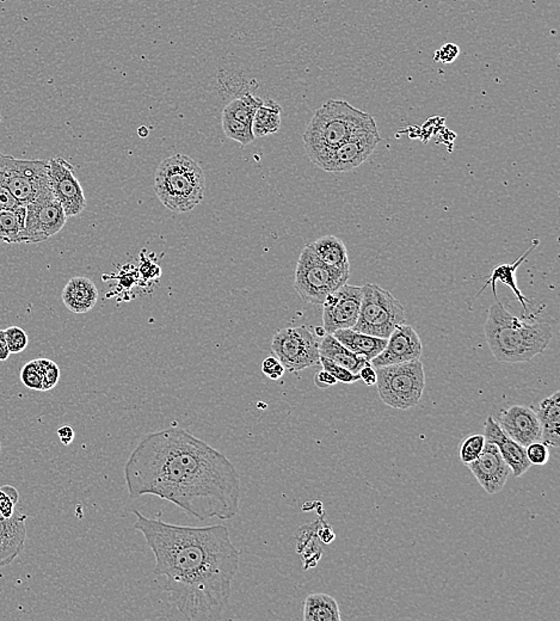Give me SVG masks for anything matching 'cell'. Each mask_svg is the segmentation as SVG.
I'll return each instance as SVG.
<instances>
[{
  "mask_svg": "<svg viewBox=\"0 0 560 621\" xmlns=\"http://www.w3.org/2000/svg\"><path fill=\"white\" fill-rule=\"evenodd\" d=\"M128 495L171 502L198 521L240 513L242 480L235 465L201 438L178 428L145 435L124 465Z\"/></svg>",
  "mask_w": 560,
  "mask_h": 621,
  "instance_id": "6da1fadb",
  "label": "cell"
},
{
  "mask_svg": "<svg viewBox=\"0 0 560 621\" xmlns=\"http://www.w3.org/2000/svg\"><path fill=\"white\" fill-rule=\"evenodd\" d=\"M156 559L154 573L166 577L168 603L188 621L219 620L239 573L240 551L227 527H189L133 512Z\"/></svg>",
  "mask_w": 560,
  "mask_h": 621,
  "instance_id": "7a4b0ae2",
  "label": "cell"
},
{
  "mask_svg": "<svg viewBox=\"0 0 560 621\" xmlns=\"http://www.w3.org/2000/svg\"><path fill=\"white\" fill-rule=\"evenodd\" d=\"M486 340L500 362H527L545 352L552 340V326L537 317L512 315L500 300L490 307Z\"/></svg>",
  "mask_w": 560,
  "mask_h": 621,
  "instance_id": "3957f363",
  "label": "cell"
},
{
  "mask_svg": "<svg viewBox=\"0 0 560 621\" xmlns=\"http://www.w3.org/2000/svg\"><path fill=\"white\" fill-rule=\"evenodd\" d=\"M373 122L368 112L342 99H330L314 112L303 134L307 156L319 166L331 151Z\"/></svg>",
  "mask_w": 560,
  "mask_h": 621,
  "instance_id": "277c9868",
  "label": "cell"
},
{
  "mask_svg": "<svg viewBox=\"0 0 560 621\" xmlns=\"http://www.w3.org/2000/svg\"><path fill=\"white\" fill-rule=\"evenodd\" d=\"M154 191L163 206L177 214L188 213L203 201L205 177L198 161L176 153L161 161L154 175Z\"/></svg>",
  "mask_w": 560,
  "mask_h": 621,
  "instance_id": "5b68a950",
  "label": "cell"
},
{
  "mask_svg": "<svg viewBox=\"0 0 560 621\" xmlns=\"http://www.w3.org/2000/svg\"><path fill=\"white\" fill-rule=\"evenodd\" d=\"M375 371V385L384 404L397 410H407L419 405L426 389V373L419 360L379 367Z\"/></svg>",
  "mask_w": 560,
  "mask_h": 621,
  "instance_id": "8992f818",
  "label": "cell"
},
{
  "mask_svg": "<svg viewBox=\"0 0 560 621\" xmlns=\"http://www.w3.org/2000/svg\"><path fill=\"white\" fill-rule=\"evenodd\" d=\"M405 324V308L392 293L380 286H362L359 318L352 329L370 336L389 338L397 326Z\"/></svg>",
  "mask_w": 560,
  "mask_h": 621,
  "instance_id": "52a82bcc",
  "label": "cell"
},
{
  "mask_svg": "<svg viewBox=\"0 0 560 621\" xmlns=\"http://www.w3.org/2000/svg\"><path fill=\"white\" fill-rule=\"evenodd\" d=\"M349 277L350 273L328 266L306 245L296 264L294 288L303 301L323 305L326 296L345 285Z\"/></svg>",
  "mask_w": 560,
  "mask_h": 621,
  "instance_id": "ba28073f",
  "label": "cell"
},
{
  "mask_svg": "<svg viewBox=\"0 0 560 621\" xmlns=\"http://www.w3.org/2000/svg\"><path fill=\"white\" fill-rule=\"evenodd\" d=\"M5 183L21 205L26 206L52 191L49 161L16 159L1 153Z\"/></svg>",
  "mask_w": 560,
  "mask_h": 621,
  "instance_id": "9c48e42d",
  "label": "cell"
},
{
  "mask_svg": "<svg viewBox=\"0 0 560 621\" xmlns=\"http://www.w3.org/2000/svg\"><path fill=\"white\" fill-rule=\"evenodd\" d=\"M271 350L289 373L321 364L319 342L306 325L279 330L274 335Z\"/></svg>",
  "mask_w": 560,
  "mask_h": 621,
  "instance_id": "30bf717a",
  "label": "cell"
},
{
  "mask_svg": "<svg viewBox=\"0 0 560 621\" xmlns=\"http://www.w3.org/2000/svg\"><path fill=\"white\" fill-rule=\"evenodd\" d=\"M377 122L356 131L340 146L331 151L318 168L326 173H348L359 168L373 153L380 143Z\"/></svg>",
  "mask_w": 560,
  "mask_h": 621,
  "instance_id": "8fae6325",
  "label": "cell"
},
{
  "mask_svg": "<svg viewBox=\"0 0 560 621\" xmlns=\"http://www.w3.org/2000/svg\"><path fill=\"white\" fill-rule=\"evenodd\" d=\"M66 217L53 191L26 205V243H42L64 229Z\"/></svg>",
  "mask_w": 560,
  "mask_h": 621,
  "instance_id": "7c38bea8",
  "label": "cell"
},
{
  "mask_svg": "<svg viewBox=\"0 0 560 621\" xmlns=\"http://www.w3.org/2000/svg\"><path fill=\"white\" fill-rule=\"evenodd\" d=\"M362 286H342L323 303V326L333 335L340 329H352L359 318Z\"/></svg>",
  "mask_w": 560,
  "mask_h": 621,
  "instance_id": "4fadbf2b",
  "label": "cell"
},
{
  "mask_svg": "<svg viewBox=\"0 0 560 621\" xmlns=\"http://www.w3.org/2000/svg\"><path fill=\"white\" fill-rule=\"evenodd\" d=\"M50 187L68 217H78L85 210L86 198L82 184L75 177V170L64 158L49 161Z\"/></svg>",
  "mask_w": 560,
  "mask_h": 621,
  "instance_id": "5bb4252c",
  "label": "cell"
},
{
  "mask_svg": "<svg viewBox=\"0 0 560 621\" xmlns=\"http://www.w3.org/2000/svg\"><path fill=\"white\" fill-rule=\"evenodd\" d=\"M423 345L419 333L410 325L397 326L387 338V345L384 350L375 356L370 364L374 368L391 366L398 363L411 362L421 359Z\"/></svg>",
  "mask_w": 560,
  "mask_h": 621,
  "instance_id": "9a60e30c",
  "label": "cell"
},
{
  "mask_svg": "<svg viewBox=\"0 0 560 621\" xmlns=\"http://www.w3.org/2000/svg\"><path fill=\"white\" fill-rule=\"evenodd\" d=\"M480 487L490 495L498 494L505 487L512 471L500 455L496 445L485 442L482 453L467 465Z\"/></svg>",
  "mask_w": 560,
  "mask_h": 621,
  "instance_id": "2e32d148",
  "label": "cell"
},
{
  "mask_svg": "<svg viewBox=\"0 0 560 621\" xmlns=\"http://www.w3.org/2000/svg\"><path fill=\"white\" fill-rule=\"evenodd\" d=\"M498 424L505 434L523 447L542 441V427L538 415L533 409L514 405L502 410Z\"/></svg>",
  "mask_w": 560,
  "mask_h": 621,
  "instance_id": "e0dca14e",
  "label": "cell"
},
{
  "mask_svg": "<svg viewBox=\"0 0 560 621\" xmlns=\"http://www.w3.org/2000/svg\"><path fill=\"white\" fill-rule=\"evenodd\" d=\"M484 431L485 442L497 446L500 455L508 464L515 478H519L529 470L532 464L527 458L526 447L509 438L500 427V424L493 419L492 416H489L486 419Z\"/></svg>",
  "mask_w": 560,
  "mask_h": 621,
  "instance_id": "ac0fdd59",
  "label": "cell"
},
{
  "mask_svg": "<svg viewBox=\"0 0 560 621\" xmlns=\"http://www.w3.org/2000/svg\"><path fill=\"white\" fill-rule=\"evenodd\" d=\"M26 517L17 510L9 519L0 515V568L11 564L22 554L26 539Z\"/></svg>",
  "mask_w": 560,
  "mask_h": 621,
  "instance_id": "d6986e66",
  "label": "cell"
},
{
  "mask_svg": "<svg viewBox=\"0 0 560 621\" xmlns=\"http://www.w3.org/2000/svg\"><path fill=\"white\" fill-rule=\"evenodd\" d=\"M98 296V288L90 279L75 276L65 286L61 299L68 310L75 315H84L96 306Z\"/></svg>",
  "mask_w": 560,
  "mask_h": 621,
  "instance_id": "ffe728a7",
  "label": "cell"
},
{
  "mask_svg": "<svg viewBox=\"0 0 560 621\" xmlns=\"http://www.w3.org/2000/svg\"><path fill=\"white\" fill-rule=\"evenodd\" d=\"M538 245L539 240L534 239L533 240V243L530 244L528 250H527L522 256H519V259H517L515 263H512V264H500V266H497L496 268L492 270V273L490 274L489 276H488V281L484 284L482 289L479 291L478 294L475 296V299L480 296V293H482L488 286L491 285L492 286L493 296H495L497 301H498V296H497L496 291V282L497 281H500L502 284L508 286L509 288L512 289V292H514V294H515L516 298L519 300V303L522 305L523 313L521 315L524 317V315H527L528 310H529V305H532L533 303H532L529 299H527L526 296H523L522 292L519 291L517 282H516L515 273L517 268H519V264L526 261V259L528 257L530 252H533L535 247H538Z\"/></svg>",
  "mask_w": 560,
  "mask_h": 621,
  "instance_id": "44dd1931",
  "label": "cell"
},
{
  "mask_svg": "<svg viewBox=\"0 0 560 621\" xmlns=\"http://www.w3.org/2000/svg\"><path fill=\"white\" fill-rule=\"evenodd\" d=\"M333 335L350 352L356 355L362 356L370 362L375 356L379 355L387 345V338L370 336L354 329L337 330Z\"/></svg>",
  "mask_w": 560,
  "mask_h": 621,
  "instance_id": "7402d4cb",
  "label": "cell"
},
{
  "mask_svg": "<svg viewBox=\"0 0 560 621\" xmlns=\"http://www.w3.org/2000/svg\"><path fill=\"white\" fill-rule=\"evenodd\" d=\"M537 415L542 427V443L558 448L560 446V391H556L542 401Z\"/></svg>",
  "mask_w": 560,
  "mask_h": 621,
  "instance_id": "603a6c76",
  "label": "cell"
},
{
  "mask_svg": "<svg viewBox=\"0 0 560 621\" xmlns=\"http://www.w3.org/2000/svg\"><path fill=\"white\" fill-rule=\"evenodd\" d=\"M308 247L328 266L344 273H350L347 247L340 238L335 236L321 237L313 243L308 244Z\"/></svg>",
  "mask_w": 560,
  "mask_h": 621,
  "instance_id": "cb8c5ba5",
  "label": "cell"
},
{
  "mask_svg": "<svg viewBox=\"0 0 560 621\" xmlns=\"http://www.w3.org/2000/svg\"><path fill=\"white\" fill-rule=\"evenodd\" d=\"M319 354L323 357L331 360L333 362L347 368L348 371L352 373H359L362 367L370 363L362 356L356 355L350 352L331 333H326L325 336L323 337V340L319 343Z\"/></svg>",
  "mask_w": 560,
  "mask_h": 621,
  "instance_id": "d4e9b609",
  "label": "cell"
},
{
  "mask_svg": "<svg viewBox=\"0 0 560 621\" xmlns=\"http://www.w3.org/2000/svg\"><path fill=\"white\" fill-rule=\"evenodd\" d=\"M303 620L340 621L338 603L324 593L310 594L303 603Z\"/></svg>",
  "mask_w": 560,
  "mask_h": 621,
  "instance_id": "484cf974",
  "label": "cell"
},
{
  "mask_svg": "<svg viewBox=\"0 0 560 621\" xmlns=\"http://www.w3.org/2000/svg\"><path fill=\"white\" fill-rule=\"evenodd\" d=\"M26 206L0 210V240L9 244L26 243Z\"/></svg>",
  "mask_w": 560,
  "mask_h": 621,
  "instance_id": "4316f807",
  "label": "cell"
},
{
  "mask_svg": "<svg viewBox=\"0 0 560 621\" xmlns=\"http://www.w3.org/2000/svg\"><path fill=\"white\" fill-rule=\"evenodd\" d=\"M281 105L273 99H266L257 109L252 121L254 138H264L275 134L281 128Z\"/></svg>",
  "mask_w": 560,
  "mask_h": 621,
  "instance_id": "83f0119b",
  "label": "cell"
},
{
  "mask_svg": "<svg viewBox=\"0 0 560 621\" xmlns=\"http://www.w3.org/2000/svg\"><path fill=\"white\" fill-rule=\"evenodd\" d=\"M263 99L256 97L252 94H243L235 98L225 107L222 115L231 117L233 120L242 122L252 127L254 114L257 109L263 104Z\"/></svg>",
  "mask_w": 560,
  "mask_h": 621,
  "instance_id": "f1b7e54d",
  "label": "cell"
},
{
  "mask_svg": "<svg viewBox=\"0 0 560 621\" xmlns=\"http://www.w3.org/2000/svg\"><path fill=\"white\" fill-rule=\"evenodd\" d=\"M221 124H222V131H224L225 135L228 139L242 144L243 146H247L256 140L254 133H252V127L250 126L233 120L226 115L221 117Z\"/></svg>",
  "mask_w": 560,
  "mask_h": 621,
  "instance_id": "f546056e",
  "label": "cell"
},
{
  "mask_svg": "<svg viewBox=\"0 0 560 621\" xmlns=\"http://www.w3.org/2000/svg\"><path fill=\"white\" fill-rule=\"evenodd\" d=\"M485 446L484 435H470L463 440L460 446V460L463 465H468L475 461L482 453L483 448Z\"/></svg>",
  "mask_w": 560,
  "mask_h": 621,
  "instance_id": "4dcf8cb0",
  "label": "cell"
},
{
  "mask_svg": "<svg viewBox=\"0 0 560 621\" xmlns=\"http://www.w3.org/2000/svg\"><path fill=\"white\" fill-rule=\"evenodd\" d=\"M35 361L38 363V369L41 372L43 391H49L53 387H55L59 379H60L59 366L50 360L38 359L35 360Z\"/></svg>",
  "mask_w": 560,
  "mask_h": 621,
  "instance_id": "1f68e13d",
  "label": "cell"
},
{
  "mask_svg": "<svg viewBox=\"0 0 560 621\" xmlns=\"http://www.w3.org/2000/svg\"><path fill=\"white\" fill-rule=\"evenodd\" d=\"M321 364L323 367V369L329 372L330 374H333L338 382L354 384V382H359L360 380L359 373H352V372L348 371L347 368H344V367L333 362L331 360L323 357V356H321Z\"/></svg>",
  "mask_w": 560,
  "mask_h": 621,
  "instance_id": "d6a6232c",
  "label": "cell"
},
{
  "mask_svg": "<svg viewBox=\"0 0 560 621\" xmlns=\"http://www.w3.org/2000/svg\"><path fill=\"white\" fill-rule=\"evenodd\" d=\"M4 331L9 350L11 354L22 352L28 347L29 338H28V335L24 330L21 329L18 326H10Z\"/></svg>",
  "mask_w": 560,
  "mask_h": 621,
  "instance_id": "836d02e7",
  "label": "cell"
},
{
  "mask_svg": "<svg viewBox=\"0 0 560 621\" xmlns=\"http://www.w3.org/2000/svg\"><path fill=\"white\" fill-rule=\"evenodd\" d=\"M21 379L28 389L43 391L41 372L38 369V363L35 360L26 363V366L23 367L22 371H21Z\"/></svg>",
  "mask_w": 560,
  "mask_h": 621,
  "instance_id": "e575fe53",
  "label": "cell"
},
{
  "mask_svg": "<svg viewBox=\"0 0 560 621\" xmlns=\"http://www.w3.org/2000/svg\"><path fill=\"white\" fill-rule=\"evenodd\" d=\"M526 453L530 464L535 466L546 465L549 460V449L542 442H533L526 447Z\"/></svg>",
  "mask_w": 560,
  "mask_h": 621,
  "instance_id": "d590c367",
  "label": "cell"
},
{
  "mask_svg": "<svg viewBox=\"0 0 560 621\" xmlns=\"http://www.w3.org/2000/svg\"><path fill=\"white\" fill-rule=\"evenodd\" d=\"M19 206H22V205L15 199V196L11 194V191L9 190L8 185L5 183L4 170H3V161H1V153H0V210H16Z\"/></svg>",
  "mask_w": 560,
  "mask_h": 621,
  "instance_id": "8d00e7d4",
  "label": "cell"
},
{
  "mask_svg": "<svg viewBox=\"0 0 560 621\" xmlns=\"http://www.w3.org/2000/svg\"><path fill=\"white\" fill-rule=\"evenodd\" d=\"M284 367L282 363L273 356H269L262 363V372L271 380H279L284 374Z\"/></svg>",
  "mask_w": 560,
  "mask_h": 621,
  "instance_id": "74e56055",
  "label": "cell"
},
{
  "mask_svg": "<svg viewBox=\"0 0 560 621\" xmlns=\"http://www.w3.org/2000/svg\"><path fill=\"white\" fill-rule=\"evenodd\" d=\"M459 54V45H454V43H447L435 52V60L441 61L443 64H451L458 59Z\"/></svg>",
  "mask_w": 560,
  "mask_h": 621,
  "instance_id": "f35d334b",
  "label": "cell"
},
{
  "mask_svg": "<svg viewBox=\"0 0 560 621\" xmlns=\"http://www.w3.org/2000/svg\"><path fill=\"white\" fill-rule=\"evenodd\" d=\"M337 379L333 374H330L329 372L323 371L318 372L314 375V384L318 389H328L331 386L336 385Z\"/></svg>",
  "mask_w": 560,
  "mask_h": 621,
  "instance_id": "ab89813d",
  "label": "cell"
},
{
  "mask_svg": "<svg viewBox=\"0 0 560 621\" xmlns=\"http://www.w3.org/2000/svg\"><path fill=\"white\" fill-rule=\"evenodd\" d=\"M16 512V504L10 500L8 495L0 490V515L1 517H11Z\"/></svg>",
  "mask_w": 560,
  "mask_h": 621,
  "instance_id": "60d3db41",
  "label": "cell"
},
{
  "mask_svg": "<svg viewBox=\"0 0 560 621\" xmlns=\"http://www.w3.org/2000/svg\"><path fill=\"white\" fill-rule=\"evenodd\" d=\"M359 375L360 380H362L367 386H373L377 384V371L370 363L360 369Z\"/></svg>",
  "mask_w": 560,
  "mask_h": 621,
  "instance_id": "b9f144b4",
  "label": "cell"
},
{
  "mask_svg": "<svg viewBox=\"0 0 560 621\" xmlns=\"http://www.w3.org/2000/svg\"><path fill=\"white\" fill-rule=\"evenodd\" d=\"M58 436L60 438L63 445H71L73 440H75V431L70 426H64V427L58 429Z\"/></svg>",
  "mask_w": 560,
  "mask_h": 621,
  "instance_id": "7bdbcfd3",
  "label": "cell"
},
{
  "mask_svg": "<svg viewBox=\"0 0 560 621\" xmlns=\"http://www.w3.org/2000/svg\"><path fill=\"white\" fill-rule=\"evenodd\" d=\"M10 355H11V352L9 350L6 338H5V331L0 330V361L8 360Z\"/></svg>",
  "mask_w": 560,
  "mask_h": 621,
  "instance_id": "ee69618b",
  "label": "cell"
},
{
  "mask_svg": "<svg viewBox=\"0 0 560 621\" xmlns=\"http://www.w3.org/2000/svg\"><path fill=\"white\" fill-rule=\"evenodd\" d=\"M318 536L321 538V541L325 544H330L335 539L333 529L329 527L321 528V531H318Z\"/></svg>",
  "mask_w": 560,
  "mask_h": 621,
  "instance_id": "f6af8a7d",
  "label": "cell"
},
{
  "mask_svg": "<svg viewBox=\"0 0 560 621\" xmlns=\"http://www.w3.org/2000/svg\"><path fill=\"white\" fill-rule=\"evenodd\" d=\"M0 490L8 495L9 497H10V500H11V501L14 502L15 504H17V503H18V491H17V489H16V487H10V485H4V487H0Z\"/></svg>",
  "mask_w": 560,
  "mask_h": 621,
  "instance_id": "bcb514c9",
  "label": "cell"
},
{
  "mask_svg": "<svg viewBox=\"0 0 560 621\" xmlns=\"http://www.w3.org/2000/svg\"><path fill=\"white\" fill-rule=\"evenodd\" d=\"M316 333L314 335H317L319 337H324L326 335L325 329H324V326H317L316 329H314Z\"/></svg>",
  "mask_w": 560,
  "mask_h": 621,
  "instance_id": "7dc6e473",
  "label": "cell"
},
{
  "mask_svg": "<svg viewBox=\"0 0 560 621\" xmlns=\"http://www.w3.org/2000/svg\"><path fill=\"white\" fill-rule=\"evenodd\" d=\"M139 134L141 138H146L147 135H149V131H147V128L146 127H140L139 128Z\"/></svg>",
  "mask_w": 560,
  "mask_h": 621,
  "instance_id": "c3c4849f",
  "label": "cell"
},
{
  "mask_svg": "<svg viewBox=\"0 0 560 621\" xmlns=\"http://www.w3.org/2000/svg\"><path fill=\"white\" fill-rule=\"evenodd\" d=\"M0 124H1V115H0Z\"/></svg>",
  "mask_w": 560,
  "mask_h": 621,
  "instance_id": "681fc988",
  "label": "cell"
},
{
  "mask_svg": "<svg viewBox=\"0 0 560 621\" xmlns=\"http://www.w3.org/2000/svg\"><path fill=\"white\" fill-rule=\"evenodd\" d=\"M0 449H1V446H0Z\"/></svg>",
  "mask_w": 560,
  "mask_h": 621,
  "instance_id": "f907efd6",
  "label": "cell"
}]
</instances>
